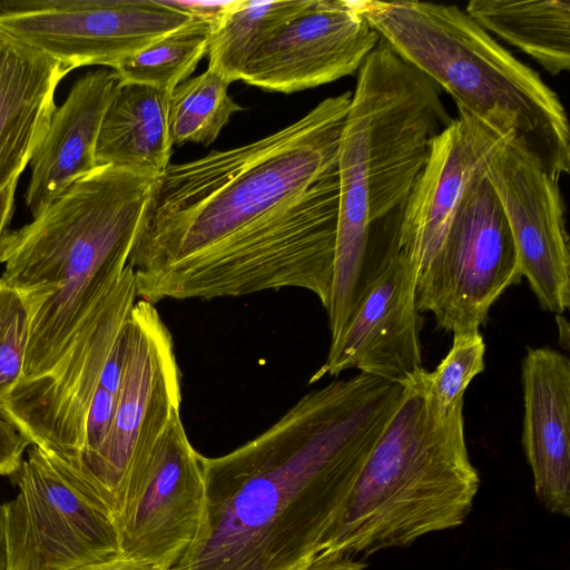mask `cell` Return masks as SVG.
<instances>
[{"instance_id":"obj_1","label":"cell","mask_w":570,"mask_h":570,"mask_svg":"<svg viewBox=\"0 0 570 570\" xmlns=\"http://www.w3.org/2000/svg\"><path fill=\"white\" fill-rule=\"evenodd\" d=\"M404 394L358 372L308 392L232 452L203 456L202 523L171 570H307Z\"/></svg>"},{"instance_id":"obj_2","label":"cell","mask_w":570,"mask_h":570,"mask_svg":"<svg viewBox=\"0 0 570 570\" xmlns=\"http://www.w3.org/2000/svg\"><path fill=\"white\" fill-rule=\"evenodd\" d=\"M156 179L96 167L28 224L4 232L0 279L30 313L23 376L12 393L51 374L72 351L128 264Z\"/></svg>"},{"instance_id":"obj_3","label":"cell","mask_w":570,"mask_h":570,"mask_svg":"<svg viewBox=\"0 0 570 570\" xmlns=\"http://www.w3.org/2000/svg\"><path fill=\"white\" fill-rule=\"evenodd\" d=\"M350 91L250 144L169 165L157 177L128 264L141 278L190 256L337 169Z\"/></svg>"},{"instance_id":"obj_4","label":"cell","mask_w":570,"mask_h":570,"mask_svg":"<svg viewBox=\"0 0 570 570\" xmlns=\"http://www.w3.org/2000/svg\"><path fill=\"white\" fill-rule=\"evenodd\" d=\"M452 121L441 90L382 39L357 71L338 159V218L330 304L331 343L371 278V230L400 210L435 137Z\"/></svg>"},{"instance_id":"obj_5","label":"cell","mask_w":570,"mask_h":570,"mask_svg":"<svg viewBox=\"0 0 570 570\" xmlns=\"http://www.w3.org/2000/svg\"><path fill=\"white\" fill-rule=\"evenodd\" d=\"M425 370L368 454L323 557H368L461 525L480 488L465 443L463 404L442 410Z\"/></svg>"},{"instance_id":"obj_6","label":"cell","mask_w":570,"mask_h":570,"mask_svg":"<svg viewBox=\"0 0 570 570\" xmlns=\"http://www.w3.org/2000/svg\"><path fill=\"white\" fill-rule=\"evenodd\" d=\"M380 38L463 112L522 146L549 173L570 169V130L558 95L464 9L425 1L356 0Z\"/></svg>"},{"instance_id":"obj_7","label":"cell","mask_w":570,"mask_h":570,"mask_svg":"<svg viewBox=\"0 0 570 570\" xmlns=\"http://www.w3.org/2000/svg\"><path fill=\"white\" fill-rule=\"evenodd\" d=\"M338 218L337 169L204 249L136 278L138 298L239 297L281 288L330 304Z\"/></svg>"},{"instance_id":"obj_8","label":"cell","mask_w":570,"mask_h":570,"mask_svg":"<svg viewBox=\"0 0 570 570\" xmlns=\"http://www.w3.org/2000/svg\"><path fill=\"white\" fill-rule=\"evenodd\" d=\"M13 476L8 570H75L121 553L114 505L79 466L31 445Z\"/></svg>"},{"instance_id":"obj_9","label":"cell","mask_w":570,"mask_h":570,"mask_svg":"<svg viewBox=\"0 0 570 570\" xmlns=\"http://www.w3.org/2000/svg\"><path fill=\"white\" fill-rule=\"evenodd\" d=\"M522 278L501 204L480 169L466 185L434 257L417 275L415 303L453 335L480 332L494 302Z\"/></svg>"},{"instance_id":"obj_10","label":"cell","mask_w":570,"mask_h":570,"mask_svg":"<svg viewBox=\"0 0 570 570\" xmlns=\"http://www.w3.org/2000/svg\"><path fill=\"white\" fill-rule=\"evenodd\" d=\"M180 403L173 335L155 305L138 298L127 323L126 361L111 426L80 466L105 491L115 512L128 476L180 414Z\"/></svg>"},{"instance_id":"obj_11","label":"cell","mask_w":570,"mask_h":570,"mask_svg":"<svg viewBox=\"0 0 570 570\" xmlns=\"http://www.w3.org/2000/svg\"><path fill=\"white\" fill-rule=\"evenodd\" d=\"M190 19L163 0L0 1V28L69 72L112 69Z\"/></svg>"},{"instance_id":"obj_12","label":"cell","mask_w":570,"mask_h":570,"mask_svg":"<svg viewBox=\"0 0 570 570\" xmlns=\"http://www.w3.org/2000/svg\"><path fill=\"white\" fill-rule=\"evenodd\" d=\"M137 299L135 272L127 264L63 362L48 376L0 402V412L31 445L80 466L90 401Z\"/></svg>"},{"instance_id":"obj_13","label":"cell","mask_w":570,"mask_h":570,"mask_svg":"<svg viewBox=\"0 0 570 570\" xmlns=\"http://www.w3.org/2000/svg\"><path fill=\"white\" fill-rule=\"evenodd\" d=\"M204 507L203 455L179 414L127 479L116 510L121 554L171 570L196 539Z\"/></svg>"},{"instance_id":"obj_14","label":"cell","mask_w":570,"mask_h":570,"mask_svg":"<svg viewBox=\"0 0 570 570\" xmlns=\"http://www.w3.org/2000/svg\"><path fill=\"white\" fill-rule=\"evenodd\" d=\"M484 174L508 219L522 277L540 306L560 316L570 306V249L560 177L512 139L492 153Z\"/></svg>"},{"instance_id":"obj_15","label":"cell","mask_w":570,"mask_h":570,"mask_svg":"<svg viewBox=\"0 0 570 570\" xmlns=\"http://www.w3.org/2000/svg\"><path fill=\"white\" fill-rule=\"evenodd\" d=\"M417 263L393 243L325 363L309 383L356 368L406 387L423 372Z\"/></svg>"},{"instance_id":"obj_16","label":"cell","mask_w":570,"mask_h":570,"mask_svg":"<svg viewBox=\"0 0 570 570\" xmlns=\"http://www.w3.org/2000/svg\"><path fill=\"white\" fill-rule=\"evenodd\" d=\"M381 38L354 1L308 0L248 61L240 80L292 94L357 72Z\"/></svg>"},{"instance_id":"obj_17","label":"cell","mask_w":570,"mask_h":570,"mask_svg":"<svg viewBox=\"0 0 570 570\" xmlns=\"http://www.w3.org/2000/svg\"><path fill=\"white\" fill-rule=\"evenodd\" d=\"M504 140L463 112L433 140L425 165L400 209L395 233L397 248L414 258L419 273L442 244L466 185Z\"/></svg>"},{"instance_id":"obj_18","label":"cell","mask_w":570,"mask_h":570,"mask_svg":"<svg viewBox=\"0 0 570 570\" xmlns=\"http://www.w3.org/2000/svg\"><path fill=\"white\" fill-rule=\"evenodd\" d=\"M522 446L540 503L570 515V361L543 346L528 347L521 364Z\"/></svg>"},{"instance_id":"obj_19","label":"cell","mask_w":570,"mask_h":570,"mask_svg":"<svg viewBox=\"0 0 570 570\" xmlns=\"http://www.w3.org/2000/svg\"><path fill=\"white\" fill-rule=\"evenodd\" d=\"M119 80L110 69L89 71L56 107L43 140L30 161L24 204L31 217L69 185L97 167L96 147Z\"/></svg>"},{"instance_id":"obj_20","label":"cell","mask_w":570,"mask_h":570,"mask_svg":"<svg viewBox=\"0 0 570 570\" xmlns=\"http://www.w3.org/2000/svg\"><path fill=\"white\" fill-rule=\"evenodd\" d=\"M68 72L0 28V194L19 180L41 145Z\"/></svg>"},{"instance_id":"obj_21","label":"cell","mask_w":570,"mask_h":570,"mask_svg":"<svg viewBox=\"0 0 570 570\" xmlns=\"http://www.w3.org/2000/svg\"><path fill=\"white\" fill-rule=\"evenodd\" d=\"M170 92L119 82L104 117L96 147L99 166H116L160 176L170 165Z\"/></svg>"},{"instance_id":"obj_22","label":"cell","mask_w":570,"mask_h":570,"mask_svg":"<svg viewBox=\"0 0 570 570\" xmlns=\"http://www.w3.org/2000/svg\"><path fill=\"white\" fill-rule=\"evenodd\" d=\"M465 12L551 75L570 68V1L472 0Z\"/></svg>"},{"instance_id":"obj_23","label":"cell","mask_w":570,"mask_h":570,"mask_svg":"<svg viewBox=\"0 0 570 570\" xmlns=\"http://www.w3.org/2000/svg\"><path fill=\"white\" fill-rule=\"evenodd\" d=\"M307 3L308 0H237L212 30L208 66L230 82L240 80L252 57Z\"/></svg>"},{"instance_id":"obj_24","label":"cell","mask_w":570,"mask_h":570,"mask_svg":"<svg viewBox=\"0 0 570 570\" xmlns=\"http://www.w3.org/2000/svg\"><path fill=\"white\" fill-rule=\"evenodd\" d=\"M213 26L191 18L111 70L121 83H138L171 92L188 79L207 53Z\"/></svg>"},{"instance_id":"obj_25","label":"cell","mask_w":570,"mask_h":570,"mask_svg":"<svg viewBox=\"0 0 570 570\" xmlns=\"http://www.w3.org/2000/svg\"><path fill=\"white\" fill-rule=\"evenodd\" d=\"M232 82L207 66L197 77L178 85L169 95L168 121L173 145L213 144L233 114L243 110L228 94Z\"/></svg>"},{"instance_id":"obj_26","label":"cell","mask_w":570,"mask_h":570,"mask_svg":"<svg viewBox=\"0 0 570 570\" xmlns=\"http://www.w3.org/2000/svg\"><path fill=\"white\" fill-rule=\"evenodd\" d=\"M485 344L480 332L453 335V343L433 372H425L426 389L445 411L464 403L472 380L484 370Z\"/></svg>"},{"instance_id":"obj_27","label":"cell","mask_w":570,"mask_h":570,"mask_svg":"<svg viewBox=\"0 0 570 570\" xmlns=\"http://www.w3.org/2000/svg\"><path fill=\"white\" fill-rule=\"evenodd\" d=\"M30 336V313L23 296L0 279V402L23 376Z\"/></svg>"},{"instance_id":"obj_28","label":"cell","mask_w":570,"mask_h":570,"mask_svg":"<svg viewBox=\"0 0 570 570\" xmlns=\"http://www.w3.org/2000/svg\"><path fill=\"white\" fill-rule=\"evenodd\" d=\"M29 445V440L0 412V475L17 472Z\"/></svg>"},{"instance_id":"obj_29","label":"cell","mask_w":570,"mask_h":570,"mask_svg":"<svg viewBox=\"0 0 570 570\" xmlns=\"http://www.w3.org/2000/svg\"><path fill=\"white\" fill-rule=\"evenodd\" d=\"M169 7H173L191 18L209 22L213 28L233 9L237 0L228 1H185V0H163Z\"/></svg>"},{"instance_id":"obj_30","label":"cell","mask_w":570,"mask_h":570,"mask_svg":"<svg viewBox=\"0 0 570 570\" xmlns=\"http://www.w3.org/2000/svg\"><path fill=\"white\" fill-rule=\"evenodd\" d=\"M75 570H157L140 561L128 558L124 554L85 564Z\"/></svg>"},{"instance_id":"obj_31","label":"cell","mask_w":570,"mask_h":570,"mask_svg":"<svg viewBox=\"0 0 570 570\" xmlns=\"http://www.w3.org/2000/svg\"><path fill=\"white\" fill-rule=\"evenodd\" d=\"M307 570H366V564L356 558L323 557Z\"/></svg>"},{"instance_id":"obj_32","label":"cell","mask_w":570,"mask_h":570,"mask_svg":"<svg viewBox=\"0 0 570 570\" xmlns=\"http://www.w3.org/2000/svg\"><path fill=\"white\" fill-rule=\"evenodd\" d=\"M18 181H13L0 194V239L6 230L9 229L10 222L14 212V195Z\"/></svg>"},{"instance_id":"obj_33","label":"cell","mask_w":570,"mask_h":570,"mask_svg":"<svg viewBox=\"0 0 570 570\" xmlns=\"http://www.w3.org/2000/svg\"><path fill=\"white\" fill-rule=\"evenodd\" d=\"M0 570H8L6 517L3 504H0Z\"/></svg>"},{"instance_id":"obj_34","label":"cell","mask_w":570,"mask_h":570,"mask_svg":"<svg viewBox=\"0 0 570 570\" xmlns=\"http://www.w3.org/2000/svg\"><path fill=\"white\" fill-rule=\"evenodd\" d=\"M499 570H504V569H499Z\"/></svg>"}]
</instances>
